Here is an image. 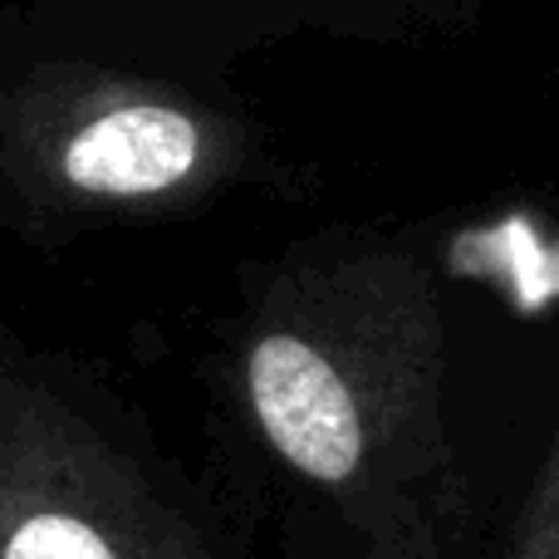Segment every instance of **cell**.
Wrapping results in <instances>:
<instances>
[{
  "label": "cell",
  "mask_w": 559,
  "mask_h": 559,
  "mask_svg": "<svg viewBox=\"0 0 559 559\" xmlns=\"http://www.w3.org/2000/svg\"><path fill=\"white\" fill-rule=\"evenodd\" d=\"M222 393L295 559H486L432 265L309 246L251 289Z\"/></svg>",
  "instance_id": "cell-1"
},
{
  "label": "cell",
  "mask_w": 559,
  "mask_h": 559,
  "mask_svg": "<svg viewBox=\"0 0 559 559\" xmlns=\"http://www.w3.org/2000/svg\"><path fill=\"white\" fill-rule=\"evenodd\" d=\"M251 157L246 118L133 55L104 0H0V236L55 251L163 222Z\"/></svg>",
  "instance_id": "cell-2"
},
{
  "label": "cell",
  "mask_w": 559,
  "mask_h": 559,
  "mask_svg": "<svg viewBox=\"0 0 559 559\" xmlns=\"http://www.w3.org/2000/svg\"><path fill=\"white\" fill-rule=\"evenodd\" d=\"M0 559H251L123 397L5 305Z\"/></svg>",
  "instance_id": "cell-3"
},
{
  "label": "cell",
  "mask_w": 559,
  "mask_h": 559,
  "mask_svg": "<svg viewBox=\"0 0 559 559\" xmlns=\"http://www.w3.org/2000/svg\"><path fill=\"white\" fill-rule=\"evenodd\" d=\"M496 559H559V413Z\"/></svg>",
  "instance_id": "cell-4"
}]
</instances>
